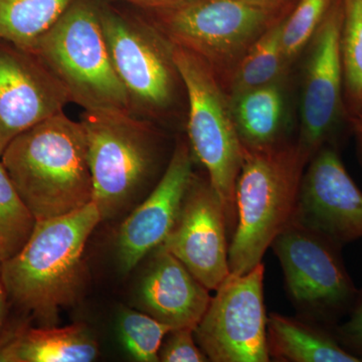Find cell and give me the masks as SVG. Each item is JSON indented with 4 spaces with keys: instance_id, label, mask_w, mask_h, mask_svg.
<instances>
[{
    "instance_id": "obj_8",
    "label": "cell",
    "mask_w": 362,
    "mask_h": 362,
    "mask_svg": "<svg viewBox=\"0 0 362 362\" xmlns=\"http://www.w3.org/2000/svg\"><path fill=\"white\" fill-rule=\"evenodd\" d=\"M173 59L187 90V129L192 154L206 168L220 197L228 226L237 221L235 185L243 145L233 121L230 95L206 62L173 44Z\"/></svg>"
},
{
    "instance_id": "obj_2",
    "label": "cell",
    "mask_w": 362,
    "mask_h": 362,
    "mask_svg": "<svg viewBox=\"0 0 362 362\" xmlns=\"http://www.w3.org/2000/svg\"><path fill=\"white\" fill-rule=\"evenodd\" d=\"M101 221L93 202L74 213L35 221L25 244L2 265L0 280L7 296L54 325L59 309L80 294L86 244Z\"/></svg>"
},
{
    "instance_id": "obj_28",
    "label": "cell",
    "mask_w": 362,
    "mask_h": 362,
    "mask_svg": "<svg viewBox=\"0 0 362 362\" xmlns=\"http://www.w3.org/2000/svg\"><path fill=\"white\" fill-rule=\"evenodd\" d=\"M124 1L139 7L144 11H152L175 6L185 0H124Z\"/></svg>"
},
{
    "instance_id": "obj_22",
    "label": "cell",
    "mask_w": 362,
    "mask_h": 362,
    "mask_svg": "<svg viewBox=\"0 0 362 362\" xmlns=\"http://www.w3.org/2000/svg\"><path fill=\"white\" fill-rule=\"evenodd\" d=\"M340 58L347 116L362 110V0H342Z\"/></svg>"
},
{
    "instance_id": "obj_17",
    "label": "cell",
    "mask_w": 362,
    "mask_h": 362,
    "mask_svg": "<svg viewBox=\"0 0 362 362\" xmlns=\"http://www.w3.org/2000/svg\"><path fill=\"white\" fill-rule=\"evenodd\" d=\"M292 75L230 96L243 147L264 148L291 140Z\"/></svg>"
},
{
    "instance_id": "obj_16",
    "label": "cell",
    "mask_w": 362,
    "mask_h": 362,
    "mask_svg": "<svg viewBox=\"0 0 362 362\" xmlns=\"http://www.w3.org/2000/svg\"><path fill=\"white\" fill-rule=\"evenodd\" d=\"M153 254L140 283V306L173 329L195 330L211 302L209 290L163 247Z\"/></svg>"
},
{
    "instance_id": "obj_18",
    "label": "cell",
    "mask_w": 362,
    "mask_h": 362,
    "mask_svg": "<svg viewBox=\"0 0 362 362\" xmlns=\"http://www.w3.org/2000/svg\"><path fill=\"white\" fill-rule=\"evenodd\" d=\"M99 347L84 324L18 327L0 339V362H90Z\"/></svg>"
},
{
    "instance_id": "obj_13",
    "label": "cell",
    "mask_w": 362,
    "mask_h": 362,
    "mask_svg": "<svg viewBox=\"0 0 362 362\" xmlns=\"http://www.w3.org/2000/svg\"><path fill=\"white\" fill-rule=\"evenodd\" d=\"M226 226L225 209L209 178L194 175L175 228L161 246L216 291L230 273Z\"/></svg>"
},
{
    "instance_id": "obj_5",
    "label": "cell",
    "mask_w": 362,
    "mask_h": 362,
    "mask_svg": "<svg viewBox=\"0 0 362 362\" xmlns=\"http://www.w3.org/2000/svg\"><path fill=\"white\" fill-rule=\"evenodd\" d=\"M99 14L112 64L131 114L153 124H170L187 111V90L173 59V44L147 18L99 0Z\"/></svg>"
},
{
    "instance_id": "obj_26",
    "label": "cell",
    "mask_w": 362,
    "mask_h": 362,
    "mask_svg": "<svg viewBox=\"0 0 362 362\" xmlns=\"http://www.w3.org/2000/svg\"><path fill=\"white\" fill-rule=\"evenodd\" d=\"M194 335V330L190 328H175L169 331L159 349V361H209L199 345L195 343Z\"/></svg>"
},
{
    "instance_id": "obj_4",
    "label": "cell",
    "mask_w": 362,
    "mask_h": 362,
    "mask_svg": "<svg viewBox=\"0 0 362 362\" xmlns=\"http://www.w3.org/2000/svg\"><path fill=\"white\" fill-rule=\"evenodd\" d=\"M297 1L185 0L145 14L171 44L204 59L228 93L240 59L264 33L287 18Z\"/></svg>"
},
{
    "instance_id": "obj_20",
    "label": "cell",
    "mask_w": 362,
    "mask_h": 362,
    "mask_svg": "<svg viewBox=\"0 0 362 362\" xmlns=\"http://www.w3.org/2000/svg\"><path fill=\"white\" fill-rule=\"evenodd\" d=\"M74 0H0V39L30 49Z\"/></svg>"
},
{
    "instance_id": "obj_12",
    "label": "cell",
    "mask_w": 362,
    "mask_h": 362,
    "mask_svg": "<svg viewBox=\"0 0 362 362\" xmlns=\"http://www.w3.org/2000/svg\"><path fill=\"white\" fill-rule=\"evenodd\" d=\"M293 220L339 246L362 238V192L338 147H322L305 168Z\"/></svg>"
},
{
    "instance_id": "obj_23",
    "label": "cell",
    "mask_w": 362,
    "mask_h": 362,
    "mask_svg": "<svg viewBox=\"0 0 362 362\" xmlns=\"http://www.w3.org/2000/svg\"><path fill=\"white\" fill-rule=\"evenodd\" d=\"M35 223V218L23 204L0 161V247L7 259L25 244Z\"/></svg>"
},
{
    "instance_id": "obj_10",
    "label": "cell",
    "mask_w": 362,
    "mask_h": 362,
    "mask_svg": "<svg viewBox=\"0 0 362 362\" xmlns=\"http://www.w3.org/2000/svg\"><path fill=\"white\" fill-rule=\"evenodd\" d=\"M342 18V0H334L301 57L296 143L308 162L326 145L339 146L343 131H350L340 58Z\"/></svg>"
},
{
    "instance_id": "obj_24",
    "label": "cell",
    "mask_w": 362,
    "mask_h": 362,
    "mask_svg": "<svg viewBox=\"0 0 362 362\" xmlns=\"http://www.w3.org/2000/svg\"><path fill=\"white\" fill-rule=\"evenodd\" d=\"M333 2L334 0H298L288 14L283 25L282 45L290 70H294Z\"/></svg>"
},
{
    "instance_id": "obj_1",
    "label": "cell",
    "mask_w": 362,
    "mask_h": 362,
    "mask_svg": "<svg viewBox=\"0 0 362 362\" xmlns=\"http://www.w3.org/2000/svg\"><path fill=\"white\" fill-rule=\"evenodd\" d=\"M0 161L35 221L65 216L93 202L85 129L64 111L16 136Z\"/></svg>"
},
{
    "instance_id": "obj_14",
    "label": "cell",
    "mask_w": 362,
    "mask_h": 362,
    "mask_svg": "<svg viewBox=\"0 0 362 362\" xmlns=\"http://www.w3.org/2000/svg\"><path fill=\"white\" fill-rule=\"evenodd\" d=\"M69 102L64 86L33 52L0 39V156L16 136Z\"/></svg>"
},
{
    "instance_id": "obj_3",
    "label": "cell",
    "mask_w": 362,
    "mask_h": 362,
    "mask_svg": "<svg viewBox=\"0 0 362 362\" xmlns=\"http://www.w3.org/2000/svg\"><path fill=\"white\" fill-rule=\"evenodd\" d=\"M307 164L296 139L264 148L243 147L235 192L237 226L228 247L230 274L244 275L261 264L291 223Z\"/></svg>"
},
{
    "instance_id": "obj_11",
    "label": "cell",
    "mask_w": 362,
    "mask_h": 362,
    "mask_svg": "<svg viewBox=\"0 0 362 362\" xmlns=\"http://www.w3.org/2000/svg\"><path fill=\"white\" fill-rule=\"evenodd\" d=\"M263 263L244 275L230 274L216 290L194 330L214 362H268Z\"/></svg>"
},
{
    "instance_id": "obj_7",
    "label": "cell",
    "mask_w": 362,
    "mask_h": 362,
    "mask_svg": "<svg viewBox=\"0 0 362 362\" xmlns=\"http://www.w3.org/2000/svg\"><path fill=\"white\" fill-rule=\"evenodd\" d=\"M93 202L102 221L123 211L156 173L162 135L129 112L85 111Z\"/></svg>"
},
{
    "instance_id": "obj_27",
    "label": "cell",
    "mask_w": 362,
    "mask_h": 362,
    "mask_svg": "<svg viewBox=\"0 0 362 362\" xmlns=\"http://www.w3.org/2000/svg\"><path fill=\"white\" fill-rule=\"evenodd\" d=\"M349 315V320L337 325L333 333L345 349L362 361V290H359Z\"/></svg>"
},
{
    "instance_id": "obj_21",
    "label": "cell",
    "mask_w": 362,
    "mask_h": 362,
    "mask_svg": "<svg viewBox=\"0 0 362 362\" xmlns=\"http://www.w3.org/2000/svg\"><path fill=\"white\" fill-rule=\"evenodd\" d=\"M285 20L264 33L240 59L228 86L230 96L272 84L292 75L293 71L288 68L283 52Z\"/></svg>"
},
{
    "instance_id": "obj_32",
    "label": "cell",
    "mask_w": 362,
    "mask_h": 362,
    "mask_svg": "<svg viewBox=\"0 0 362 362\" xmlns=\"http://www.w3.org/2000/svg\"><path fill=\"white\" fill-rule=\"evenodd\" d=\"M247 1H254V2H270V1H275V0H247Z\"/></svg>"
},
{
    "instance_id": "obj_6",
    "label": "cell",
    "mask_w": 362,
    "mask_h": 362,
    "mask_svg": "<svg viewBox=\"0 0 362 362\" xmlns=\"http://www.w3.org/2000/svg\"><path fill=\"white\" fill-rule=\"evenodd\" d=\"M28 51L85 111L130 112L105 39L99 0H74L63 16Z\"/></svg>"
},
{
    "instance_id": "obj_9",
    "label": "cell",
    "mask_w": 362,
    "mask_h": 362,
    "mask_svg": "<svg viewBox=\"0 0 362 362\" xmlns=\"http://www.w3.org/2000/svg\"><path fill=\"white\" fill-rule=\"evenodd\" d=\"M271 247L293 303L308 320L333 331L351 310L359 291L343 263L341 246L292 220Z\"/></svg>"
},
{
    "instance_id": "obj_15",
    "label": "cell",
    "mask_w": 362,
    "mask_h": 362,
    "mask_svg": "<svg viewBox=\"0 0 362 362\" xmlns=\"http://www.w3.org/2000/svg\"><path fill=\"white\" fill-rule=\"evenodd\" d=\"M194 157L189 142H178L156 187L120 226L117 257L124 273L160 247L175 228L194 177Z\"/></svg>"
},
{
    "instance_id": "obj_25",
    "label": "cell",
    "mask_w": 362,
    "mask_h": 362,
    "mask_svg": "<svg viewBox=\"0 0 362 362\" xmlns=\"http://www.w3.org/2000/svg\"><path fill=\"white\" fill-rule=\"evenodd\" d=\"M119 334L124 347L135 361H159V349L170 326L160 322L149 314L129 310L119 316Z\"/></svg>"
},
{
    "instance_id": "obj_29",
    "label": "cell",
    "mask_w": 362,
    "mask_h": 362,
    "mask_svg": "<svg viewBox=\"0 0 362 362\" xmlns=\"http://www.w3.org/2000/svg\"><path fill=\"white\" fill-rule=\"evenodd\" d=\"M350 132L356 140L357 150L362 164V110L349 117Z\"/></svg>"
},
{
    "instance_id": "obj_31",
    "label": "cell",
    "mask_w": 362,
    "mask_h": 362,
    "mask_svg": "<svg viewBox=\"0 0 362 362\" xmlns=\"http://www.w3.org/2000/svg\"><path fill=\"white\" fill-rule=\"evenodd\" d=\"M6 252H4L2 247H0V272H1L2 265H4V261H6Z\"/></svg>"
},
{
    "instance_id": "obj_19",
    "label": "cell",
    "mask_w": 362,
    "mask_h": 362,
    "mask_svg": "<svg viewBox=\"0 0 362 362\" xmlns=\"http://www.w3.org/2000/svg\"><path fill=\"white\" fill-rule=\"evenodd\" d=\"M269 356L283 362H361L322 325L272 313L267 320Z\"/></svg>"
},
{
    "instance_id": "obj_30",
    "label": "cell",
    "mask_w": 362,
    "mask_h": 362,
    "mask_svg": "<svg viewBox=\"0 0 362 362\" xmlns=\"http://www.w3.org/2000/svg\"><path fill=\"white\" fill-rule=\"evenodd\" d=\"M7 298L8 296H7L4 284H2L1 280H0V329H1L2 324H4V318H6Z\"/></svg>"
}]
</instances>
